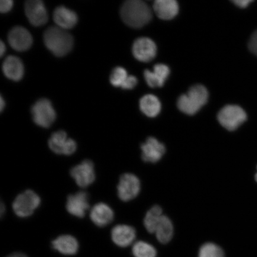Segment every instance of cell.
<instances>
[{
	"label": "cell",
	"instance_id": "obj_13",
	"mask_svg": "<svg viewBox=\"0 0 257 257\" xmlns=\"http://www.w3.org/2000/svg\"><path fill=\"white\" fill-rule=\"evenodd\" d=\"M89 208V197L87 193L80 191L70 195L66 202V209L72 216L82 218L85 216Z\"/></svg>",
	"mask_w": 257,
	"mask_h": 257
},
{
	"label": "cell",
	"instance_id": "obj_4",
	"mask_svg": "<svg viewBox=\"0 0 257 257\" xmlns=\"http://www.w3.org/2000/svg\"><path fill=\"white\" fill-rule=\"evenodd\" d=\"M40 204L39 195L33 191L27 190L15 198L12 207L16 216L25 218L33 214Z\"/></svg>",
	"mask_w": 257,
	"mask_h": 257
},
{
	"label": "cell",
	"instance_id": "obj_3",
	"mask_svg": "<svg viewBox=\"0 0 257 257\" xmlns=\"http://www.w3.org/2000/svg\"><path fill=\"white\" fill-rule=\"evenodd\" d=\"M208 98L207 89L203 85H195L187 94L182 95L178 100V107L184 113L193 115L206 104Z\"/></svg>",
	"mask_w": 257,
	"mask_h": 257
},
{
	"label": "cell",
	"instance_id": "obj_7",
	"mask_svg": "<svg viewBox=\"0 0 257 257\" xmlns=\"http://www.w3.org/2000/svg\"><path fill=\"white\" fill-rule=\"evenodd\" d=\"M48 146L53 153L59 155L70 156L77 150L75 141L67 137L63 131H57L51 135L48 140Z\"/></svg>",
	"mask_w": 257,
	"mask_h": 257
},
{
	"label": "cell",
	"instance_id": "obj_24",
	"mask_svg": "<svg viewBox=\"0 0 257 257\" xmlns=\"http://www.w3.org/2000/svg\"><path fill=\"white\" fill-rule=\"evenodd\" d=\"M132 252L134 257H156L157 250L151 244L138 241L134 244Z\"/></svg>",
	"mask_w": 257,
	"mask_h": 257
},
{
	"label": "cell",
	"instance_id": "obj_32",
	"mask_svg": "<svg viewBox=\"0 0 257 257\" xmlns=\"http://www.w3.org/2000/svg\"><path fill=\"white\" fill-rule=\"evenodd\" d=\"M251 0H235L233 1L236 6H239L240 8H245L248 6L250 3H251Z\"/></svg>",
	"mask_w": 257,
	"mask_h": 257
},
{
	"label": "cell",
	"instance_id": "obj_30",
	"mask_svg": "<svg viewBox=\"0 0 257 257\" xmlns=\"http://www.w3.org/2000/svg\"><path fill=\"white\" fill-rule=\"evenodd\" d=\"M248 47L250 51L257 56V30L253 32L251 37H250Z\"/></svg>",
	"mask_w": 257,
	"mask_h": 257
},
{
	"label": "cell",
	"instance_id": "obj_27",
	"mask_svg": "<svg viewBox=\"0 0 257 257\" xmlns=\"http://www.w3.org/2000/svg\"><path fill=\"white\" fill-rule=\"evenodd\" d=\"M144 77L146 79L147 84L151 87H161L164 85V82L160 79L155 73L150 71L149 70H146L144 72Z\"/></svg>",
	"mask_w": 257,
	"mask_h": 257
},
{
	"label": "cell",
	"instance_id": "obj_35",
	"mask_svg": "<svg viewBox=\"0 0 257 257\" xmlns=\"http://www.w3.org/2000/svg\"><path fill=\"white\" fill-rule=\"evenodd\" d=\"M5 104L4 99H3V96H1V98H0V110H1V111H3V109H4Z\"/></svg>",
	"mask_w": 257,
	"mask_h": 257
},
{
	"label": "cell",
	"instance_id": "obj_8",
	"mask_svg": "<svg viewBox=\"0 0 257 257\" xmlns=\"http://www.w3.org/2000/svg\"><path fill=\"white\" fill-rule=\"evenodd\" d=\"M141 190L139 179L132 173L121 175L117 185V195L121 201L127 202L136 198Z\"/></svg>",
	"mask_w": 257,
	"mask_h": 257
},
{
	"label": "cell",
	"instance_id": "obj_21",
	"mask_svg": "<svg viewBox=\"0 0 257 257\" xmlns=\"http://www.w3.org/2000/svg\"><path fill=\"white\" fill-rule=\"evenodd\" d=\"M174 228L172 221L163 215L156 227L155 233L157 239L162 243H168L172 239Z\"/></svg>",
	"mask_w": 257,
	"mask_h": 257
},
{
	"label": "cell",
	"instance_id": "obj_14",
	"mask_svg": "<svg viewBox=\"0 0 257 257\" xmlns=\"http://www.w3.org/2000/svg\"><path fill=\"white\" fill-rule=\"evenodd\" d=\"M142 159L145 162L155 163L162 159L166 153V147L155 138L150 137L141 145Z\"/></svg>",
	"mask_w": 257,
	"mask_h": 257
},
{
	"label": "cell",
	"instance_id": "obj_18",
	"mask_svg": "<svg viewBox=\"0 0 257 257\" xmlns=\"http://www.w3.org/2000/svg\"><path fill=\"white\" fill-rule=\"evenodd\" d=\"M53 19L58 27L65 30L75 27L78 20L76 13L64 6L54 10Z\"/></svg>",
	"mask_w": 257,
	"mask_h": 257
},
{
	"label": "cell",
	"instance_id": "obj_36",
	"mask_svg": "<svg viewBox=\"0 0 257 257\" xmlns=\"http://www.w3.org/2000/svg\"><path fill=\"white\" fill-rule=\"evenodd\" d=\"M6 211V207L4 204L2 202L1 204V216H3V215L5 213Z\"/></svg>",
	"mask_w": 257,
	"mask_h": 257
},
{
	"label": "cell",
	"instance_id": "obj_2",
	"mask_svg": "<svg viewBox=\"0 0 257 257\" xmlns=\"http://www.w3.org/2000/svg\"><path fill=\"white\" fill-rule=\"evenodd\" d=\"M45 45L57 57L66 55L72 49L73 38L69 32L59 27H51L44 32Z\"/></svg>",
	"mask_w": 257,
	"mask_h": 257
},
{
	"label": "cell",
	"instance_id": "obj_19",
	"mask_svg": "<svg viewBox=\"0 0 257 257\" xmlns=\"http://www.w3.org/2000/svg\"><path fill=\"white\" fill-rule=\"evenodd\" d=\"M2 70L5 75L10 79L18 81L24 74V66L21 60L15 56L6 58L3 63Z\"/></svg>",
	"mask_w": 257,
	"mask_h": 257
},
{
	"label": "cell",
	"instance_id": "obj_20",
	"mask_svg": "<svg viewBox=\"0 0 257 257\" xmlns=\"http://www.w3.org/2000/svg\"><path fill=\"white\" fill-rule=\"evenodd\" d=\"M153 8L156 15L165 20L175 17L179 11L178 2L175 0H156Z\"/></svg>",
	"mask_w": 257,
	"mask_h": 257
},
{
	"label": "cell",
	"instance_id": "obj_25",
	"mask_svg": "<svg viewBox=\"0 0 257 257\" xmlns=\"http://www.w3.org/2000/svg\"><path fill=\"white\" fill-rule=\"evenodd\" d=\"M198 257H224V252L217 244L207 242L201 246Z\"/></svg>",
	"mask_w": 257,
	"mask_h": 257
},
{
	"label": "cell",
	"instance_id": "obj_34",
	"mask_svg": "<svg viewBox=\"0 0 257 257\" xmlns=\"http://www.w3.org/2000/svg\"><path fill=\"white\" fill-rule=\"evenodd\" d=\"M6 48L4 43L2 41L0 43V55L2 57L6 52Z\"/></svg>",
	"mask_w": 257,
	"mask_h": 257
},
{
	"label": "cell",
	"instance_id": "obj_22",
	"mask_svg": "<svg viewBox=\"0 0 257 257\" xmlns=\"http://www.w3.org/2000/svg\"><path fill=\"white\" fill-rule=\"evenodd\" d=\"M140 105L141 111L150 117L157 116L161 110V103L155 95L148 94L140 99Z\"/></svg>",
	"mask_w": 257,
	"mask_h": 257
},
{
	"label": "cell",
	"instance_id": "obj_31",
	"mask_svg": "<svg viewBox=\"0 0 257 257\" xmlns=\"http://www.w3.org/2000/svg\"><path fill=\"white\" fill-rule=\"evenodd\" d=\"M14 6L12 0H1L0 2V11L2 13H7L11 11Z\"/></svg>",
	"mask_w": 257,
	"mask_h": 257
},
{
	"label": "cell",
	"instance_id": "obj_23",
	"mask_svg": "<svg viewBox=\"0 0 257 257\" xmlns=\"http://www.w3.org/2000/svg\"><path fill=\"white\" fill-rule=\"evenodd\" d=\"M163 214L162 208L159 205H154L148 211L144 220V226L150 233H154Z\"/></svg>",
	"mask_w": 257,
	"mask_h": 257
},
{
	"label": "cell",
	"instance_id": "obj_6",
	"mask_svg": "<svg viewBox=\"0 0 257 257\" xmlns=\"http://www.w3.org/2000/svg\"><path fill=\"white\" fill-rule=\"evenodd\" d=\"M32 118L38 126L49 127L56 118V112L49 99L41 98L32 105Z\"/></svg>",
	"mask_w": 257,
	"mask_h": 257
},
{
	"label": "cell",
	"instance_id": "obj_29",
	"mask_svg": "<svg viewBox=\"0 0 257 257\" xmlns=\"http://www.w3.org/2000/svg\"><path fill=\"white\" fill-rule=\"evenodd\" d=\"M138 80L136 76H128L121 85V87L125 89H133L137 85Z\"/></svg>",
	"mask_w": 257,
	"mask_h": 257
},
{
	"label": "cell",
	"instance_id": "obj_10",
	"mask_svg": "<svg viewBox=\"0 0 257 257\" xmlns=\"http://www.w3.org/2000/svg\"><path fill=\"white\" fill-rule=\"evenodd\" d=\"M25 11L28 21L32 25L40 27L47 23L48 13L41 0H28L25 3Z\"/></svg>",
	"mask_w": 257,
	"mask_h": 257
},
{
	"label": "cell",
	"instance_id": "obj_11",
	"mask_svg": "<svg viewBox=\"0 0 257 257\" xmlns=\"http://www.w3.org/2000/svg\"><path fill=\"white\" fill-rule=\"evenodd\" d=\"M133 53L137 60L143 62H149L155 57L157 46L149 38H139L134 41Z\"/></svg>",
	"mask_w": 257,
	"mask_h": 257
},
{
	"label": "cell",
	"instance_id": "obj_17",
	"mask_svg": "<svg viewBox=\"0 0 257 257\" xmlns=\"http://www.w3.org/2000/svg\"><path fill=\"white\" fill-rule=\"evenodd\" d=\"M113 211L105 203L96 204L91 209L90 218L96 226L103 227L111 223L114 220Z\"/></svg>",
	"mask_w": 257,
	"mask_h": 257
},
{
	"label": "cell",
	"instance_id": "obj_12",
	"mask_svg": "<svg viewBox=\"0 0 257 257\" xmlns=\"http://www.w3.org/2000/svg\"><path fill=\"white\" fill-rule=\"evenodd\" d=\"M8 38L11 46L19 51L28 50L33 43L30 32L20 26L13 28L9 32Z\"/></svg>",
	"mask_w": 257,
	"mask_h": 257
},
{
	"label": "cell",
	"instance_id": "obj_28",
	"mask_svg": "<svg viewBox=\"0 0 257 257\" xmlns=\"http://www.w3.org/2000/svg\"><path fill=\"white\" fill-rule=\"evenodd\" d=\"M153 72L163 82L166 81L169 76L170 70L168 66L163 64H157L154 67Z\"/></svg>",
	"mask_w": 257,
	"mask_h": 257
},
{
	"label": "cell",
	"instance_id": "obj_9",
	"mask_svg": "<svg viewBox=\"0 0 257 257\" xmlns=\"http://www.w3.org/2000/svg\"><path fill=\"white\" fill-rule=\"evenodd\" d=\"M70 175L80 188H86L95 180L94 164L91 160H85L70 170Z\"/></svg>",
	"mask_w": 257,
	"mask_h": 257
},
{
	"label": "cell",
	"instance_id": "obj_5",
	"mask_svg": "<svg viewBox=\"0 0 257 257\" xmlns=\"http://www.w3.org/2000/svg\"><path fill=\"white\" fill-rule=\"evenodd\" d=\"M246 118L245 111L236 105L225 106L217 115V119L221 126L229 131L237 130L246 120Z\"/></svg>",
	"mask_w": 257,
	"mask_h": 257
},
{
	"label": "cell",
	"instance_id": "obj_33",
	"mask_svg": "<svg viewBox=\"0 0 257 257\" xmlns=\"http://www.w3.org/2000/svg\"><path fill=\"white\" fill-rule=\"evenodd\" d=\"M6 257H28L27 255L25 254L24 253L22 252H14L11 253Z\"/></svg>",
	"mask_w": 257,
	"mask_h": 257
},
{
	"label": "cell",
	"instance_id": "obj_15",
	"mask_svg": "<svg viewBox=\"0 0 257 257\" xmlns=\"http://www.w3.org/2000/svg\"><path fill=\"white\" fill-rule=\"evenodd\" d=\"M112 242L121 248L132 245L136 238V231L133 227L126 224L117 225L111 230Z\"/></svg>",
	"mask_w": 257,
	"mask_h": 257
},
{
	"label": "cell",
	"instance_id": "obj_1",
	"mask_svg": "<svg viewBox=\"0 0 257 257\" xmlns=\"http://www.w3.org/2000/svg\"><path fill=\"white\" fill-rule=\"evenodd\" d=\"M120 16L125 24L132 28H139L149 23L152 18V13L144 2L128 0L121 6Z\"/></svg>",
	"mask_w": 257,
	"mask_h": 257
},
{
	"label": "cell",
	"instance_id": "obj_26",
	"mask_svg": "<svg viewBox=\"0 0 257 257\" xmlns=\"http://www.w3.org/2000/svg\"><path fill=\"white\" fill-rule=\"evenodd\" d=\"M126 70L123 67H115L111 73L110 81L114 86H121L127 77Z\"/></svg>",
	"mask_w": 257,
	"mask_h": 257
},
{
	"label": "cell",
	"instance_id": "obj_37",
	"mask_svg": "<svg viewBox=\"0 0 257 257\" xmlns=\"http://www.w3.org/2000/svg\"><path fill=\"white\" fill-rule=\"evenodd\" d=\"M255 180H256V181L257 182V173H256V174L255 175Z\"/></svg>",
	"mask_w": 257,
	"mask_h": 257
},
{
	"label": "cell",
	"instance_id": "obj_16",
	"mask_svg": "<svg viewBox=\"0 0 257 257\" xmlns=\"http://www.w3.org/2000/svg\"><path fill=\"white\" fill-rule=\"evenodd\" d=\"M52 248L61 254L72 256L78 252L79 245L78 240L70 234H63L53 240Z\"/></svg>",
	"mask_w": 257,
	"mask_h": 257
}]
</instances>
